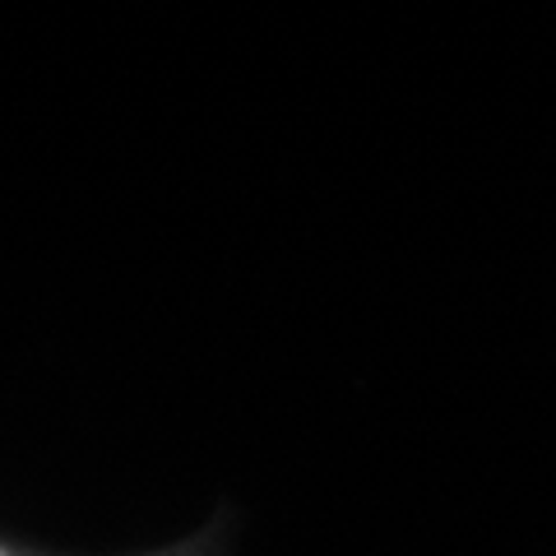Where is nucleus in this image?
Masks as SVG:
<instances>
[{
    "mask_svg": "<svg viewBox=\"0 0 556 556\" xmlns=\"http://www.w3.org/2000/svg\"><path fill=\"white\" fill-rule=\"evenodd\" d=\"M0 556H61V552H47V547H33V543H20V538L0 533ZM135 556H232V543H228V533H223V525H208L200 533L181 538V543L135 552Z\"/></svg>",
    "mask_w": 556,
    "mask_h": 556,
    "instance_id": "obj_1",
    "label": "nucleus"
}]
</instances>
